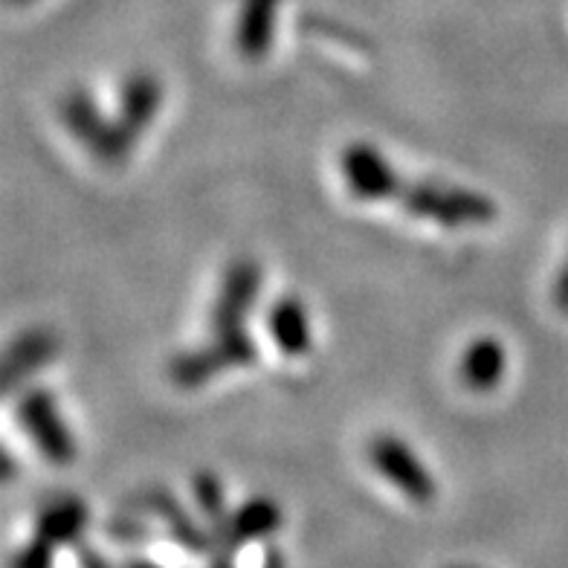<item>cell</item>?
<instances>
[{
	"instance_id": "8fae6325",
	"label": "cell",
	"mask_w": 568,
	"mask_h": 568,
	"mask_svg": "<svg viewBox=\"0 0 568 568\" xmlns=\"http://www.w3.org/2000/svg\"><path fill=\"white\" fill-rule=\"evenodd\" d=\"M508 372V352L499 337H476L458 359V381L470 392H494Z\"/></svg>"
},
{
	"instance_id": "8992f818",
	"label": "cell",
	"mask_w": 568,
	"mask_h": 568,
	"mask_svg": "<svg viewBox=\"0 0 568 568\" xmlns=\"http://www.w3.org/2000/svg\"><path fill=\"white\" fill-rule=\"evenodd\" d=\"M339 174L357 201L386 203L395 201L404 174L372 142H348L339 151Z\"/></svg>"
},
{
	"instance_id": "30bf717a",
	"label": "cell",
	"mask_w": 568,
	"mask_h": 568,
	"mask_svg": "<svg viewBox=\"0 0 568 568\" xmlns=\"http://www.w3.org/2000/svg\"><path fill=\"white\" fill-rule=\"evenodd\" d=\"M267 334L284 357H305L314 345V331H311V314L300 296L284 293L267 311Z\"/></svg>"
},
{
	"instance_id": "9a60e30c",
	"label": "cell",
	"mask_w": 568,
	"mask_h": 568,
	"mask_svg": "<svg viewBox=\"0 0 568 568\" xmlns=\"http://www.w3.org/2000/svg\"><path fill=\"white\" fill-rule=\"evenodd\" d=\"M554 305L560 314L568 316V262L566 267L560 270V276H557V284H554Z\"/></svg>"
},
{
	"instance_id": "2e32d148",
	"label": "cell",
	"mask_w": 568,
	"mask_h": 568,
	"mask_svg": "<svg viewBox=\"0 0 568 568\" xmlns=\"http://www.w3.org/2000/svg\"><path fill=\"white\" fill-rule=\"evenodd\" d=\"M16 3H27V0H16Z\"/></svg>"
},
{
	"instance_id": "9c48e42d",
	"label": "cell",
	"mask_w": 568,
	"mask_h": 568,
	"mask_svg": "<svg viewBox=\"0 0 568 568\" xmlns=\"http://www.w3.org/2000/svg\"><path fill=\"white\" fill-rule=\"evenodd\" d=\"M163 105V82L151 70H136L122 82L116 120L131 140H140Z\"/></svg>"
},
{
	"instance_id": "7c38bea8",
	"label": "cell",
	"mask_w": 568,
	"mask_h": 568,
	"mask_svg": "<svg viewBox=\"0 0 568 568\" xmlns=\"http://www.w3.org/2000/svg\"><path fill=\"white\" fill-rule=\"evenodd\" d=\"M282 0H244L235 30L239 53L250 61H262L270 53L273 32H276V12Z\"/></svg>"
},
{
	"instance_id": "5bb4252c",
	"label": "cell",
	"mask_w": 568,
	"mask_h": 568,
	"mask_svg": "<svg viewBox=\"0 0 568 568\" xmlns=\"http://www.w3.org/2000/svg\"><path fill=\"white\" fill-rule=\"evenodd\" d=\"M195 499L201 505L203 516L215 525L224 523V487L215 473L203 470L195 476Z\"/></svg>"
},
{
	"instance_id": "ba28073f",
	"label": "cell",
	"mask_w": 568,
	"mask_h": 568,
	"mask_svg": "<svg viewBox=\"0 0 568 568\" xmlns=\"http://www.w3.org/2000/svg\"><path fill=\"white\" fill-rule=\"evenodd\" d=\"M59 337L50 328H30L18 334L3 357V395H16L44 366L59 357Z\"/></svg>"
},
{
	"instance_id": "7a4b0ae2",
	"label": "cell",
	"mask_w": 568,
	"mask_h": 568,
	"mask_svg": "<svg viewBox=\"0 0 568 568\" xmlns=\"http://www.w3.org/2000/svg\"><path fill=\"white\" fill-rule=\"evenodd\" d=\"M406 215L429 221V224L464 230V226H487L496 221V203L487 195L467 186L438 183V180H400L395 197Z\"/></svg>"
},
{
	"instance_id": "6da1fadb",
	"label": "cell",
	"mask_w": 568,
	"mask_h": 568,
	"mask_svg": "<svg viewBox=\"0 0 568 568\" xmlns=\"http://www.w3.org/2000/svg\"><path fill=\"white\" fill-rule=\"evenodd\" d=\"M262 282V264L253 258H235L221 276V287L212 305V339L206 343L221 372L250 368L258 363V345L250 337L247 316L258 302Z\"/></svg>"
},
{
	"instance_id": "52a82bcc",
	"label": "cell",
	"mask_w": 568,
	"mask_h": 568,
	"mask_svg": "<svg viewBox=\"0 0 568 568\" xmlns=\"http://www.w3.org/2000/svg\"><path fill=\"white\" fill-rule=\"evenodd\" d=\"M84 519H88V508L75 496H68V499H59L55 505H50L41 514V519H38L32 546L18 557V568H50L53 548L82 531Z\"/></svg>"
},
{
	"instance_id": "5b68a950",
	"label": "cell",
	"mask_w": 568,
	"mask_h": 568,
	"mask_svg": "<svg viewBox=\"0 0 568 568\" xmlns=\"http://www.w3.org/2000/svg\"><path fill=\"white\" fill-rule=\"evenodd\" d=\"M366 453L374 470L389 485H395L406 499L418 501V505H429L435 499L438 487H435L433 473L426 470V464L415 456V449L404 438L389 433L374 435Z\"/></svg>"
},
{
	"instance_id": "4fadbf2b",
	"label": "cell",
	"mask_w": 568,
	"mask_h": 568,
	"mask_svg": "<svg viewBox=\"0 0 568 568\" xmlns=\"http://www.w3.org/2000/svg\"><path fill=\"white\" fill-rule=\"evenodd\" d=\"M145 501H149L151 508L158 510L160 516L165 519V525H169V531L174 534V539L178 542H183V546L189 548H203V534L197 531V525L189 519L186 514H183V508H180V501L174 499L169 490H151L149 496H145Z\"/></svg>"
},
{
	"instance_id": "277c9868",
	"label": "cell",
	"mask_w": 568,
	"mask_h": 568,
	"mask_svg": "<svg viewBox=\"0 0 568 568\" xmlns=\"http://www.w3.org/2000/svg\"><path fill=\"white\" fill-rule=\"evenodd\" d=\"M18 424L32 447L55 467H68L75 458V435L61 415L59 400L44 386H27L18 395Z\"/></svg>"
},
{
	"instance_id": "3957f363",
	"label": "cell",
	"mask_w": 568,
	"mask_h": 568,
	"mask_svg": "<svg viewBox=\"0 0 568 568\" xmlns=\"http://www.w3.org/2000/svg\"><path fill=\"white\" fill-rule=\"evenodd\" d=\"M61 122L102 165H122L134 151V140L120 120L105 116L84 88H73L61 99Z\"/></svg>"
}]
</instances>
